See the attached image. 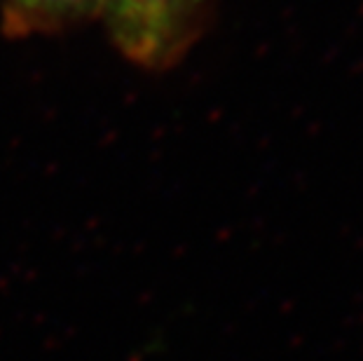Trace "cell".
<instances>
[{
    "label": "cell",
    "instance_id": "2",
    "mask_svg": "<svg viewBox=\"0 0 363 361\" xmlns=\"http://www.w3.org/2000/svg\"><path fill=\"white\" fill-rule=\"evenodd\" d=\"M24 3L38 5V7H73V5L89 3V0H24Z\"/></svg>",
    "mask_w": 363,
    "mask_h": 361
},
{
    "label": "cell",
    "instance_id": "1",
    "mask_svg": "<svg viewBox=\"0 0 363 361\" xmlns=\"http://www.w3.org/2000/svg\"><path fill=\"white\" fill-rule=\"evenodd\" d=\"M122 10L138 30H143V48L152 50L169 28L179 24L192 0H120Z\"/></svg>",
    "mask_w": 363,
    "mask_h": 361
}]
</instances>
